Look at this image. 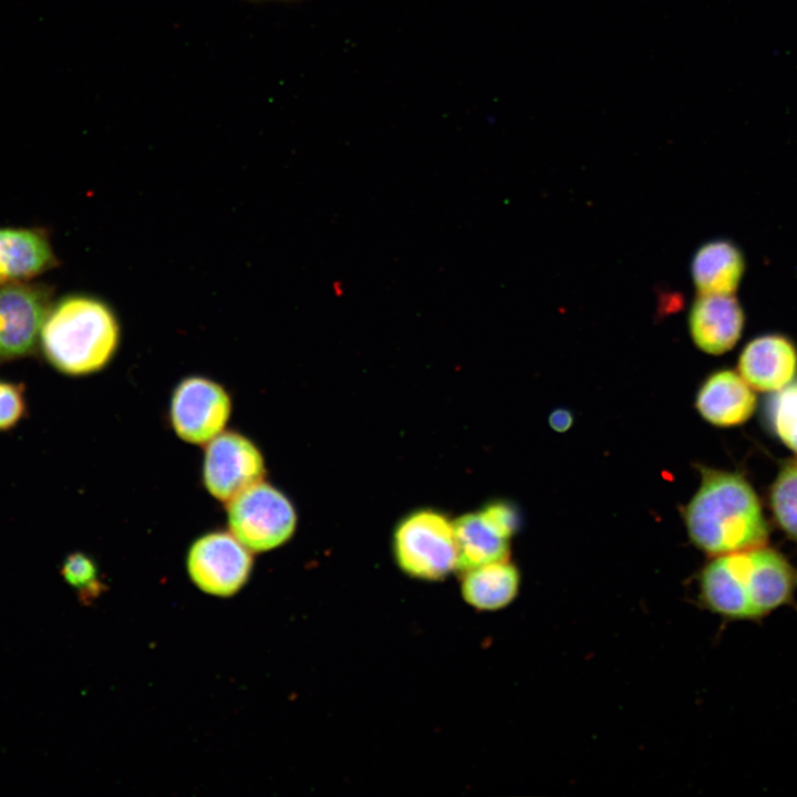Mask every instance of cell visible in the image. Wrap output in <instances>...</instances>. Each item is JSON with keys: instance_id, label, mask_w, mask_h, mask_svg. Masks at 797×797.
Returning <instances> with one entry per match:
<instances>
[{"instance_id": "1", "label": "cell", "mask_w": 797, "mask_h": 797, "mask_svg": "<svg viewBox=\"0 0 797 797\" xmlns=\"http://www.w3.org/2000/svg\"><path fill=\"white\" fill-rule=\"evenodd\" d=\"M797 571L777 551L759 547L716 556L702 570L701 597L710 610L755 620L790 601Z\"/></svg>"}, {"instance_id": "2", "label": "cell", "mask_w": 797, "mask_h": 797, "mask_svg": "<svg viewBox=\"0 0 797 797\" xmlns=\"http://www.w3.org/2000/svg\"><path fill=\"white\" fill-rule=\"evenodd\" d=\"M700 472V488L683 509L691 541L715 557L765 546L768 527L749 484L735 473Z\"/></svg>"}, {"instance_id": "3", "label": "cell", "mask_w": 797, "mask_h": 797, "mask_svg": "<svg viewBox=\"0 0 797 797\" xmlns=\"http://www.w3.org/2000/svg\"><path fill=\"white\" fill-rule=\"evenodd\" d=\"M120 327L102 301L72 296L50 310L40 342L46 360L60 372L85 375L102 370L113 358Z\"/></svg>"}, {"instance_id": "4", "label": "cell", "mask_w": 797, "mask_h": 797, "mask_svg": "<svg viewBox=\"0 0 797 797\" xmlns=\"http://www.w3.org/2000/svg\"><path fill=\"white\" fill-rule=\"evenodd\" d=\"M393 549L398 567L418 579H443L457 566L454 525L432 509L417 510L398 524Z\"/></svg>"}, {"instance_id": "5", "label": "cell", "mask_w": 797, "mask_h": 797, "mask_svg": "<svg viewBox=\"0 0 797 797\" xmlns=\"http://www.w3.org/2000/svg\"><path fill=\"white\" fill-rule=\"evenodd\" d=\"M227 504L229 531L250 551L275 549L296 529L297 515L290 500L262 480Z\"/></svg>"}, {"instance_id": "6", "label": "cell", "mask_w": 797, "mask_h": 797, "mask_svg": "<svg viewBox=\"0 0 797 797\" xmlns=\"http://www.w3.org/2000/svg\"><path fill=\"white\" fill-rule=\"evenodd\" d=\"M252 569L251 551L231 532H209L196 541L187 553V571L204 592L230 597L247 582Z\"/></svg>"}, {"instance_id": "7", "label": "cell", "mask_w": 797, "mask_h": 797, "mask_svg": "<svg viewBox=\"0 0 797 797\" xmlns=\"http://www.w3.org/2000/svg\"><path fill=\"white\" fill-rule=\"evenodd\" d=\"M231 401L218 383L200 376L183 380L170 402V423L183 441L207 444L224 432L230 417Z\"/></svg>"}, {"instance_id": "8", "label": "cell", "mask_w": 797, "mask_h": 797, "mask_svg": "<svg viewBox=\"0 0 797 797\" xmlns=\"http://www.w3.org/2000/svg\"><path fill=\"white\" fill-rule=\"evenodd\" d=\"M265 462L258 447L236 432H221L206 444L203 478L209 494L228 503L262 480Z\"/></svg>"}, {"instance_id": "9", "label": "cell", "mask_w": 797, "mask_h": 797, "mask_svg": "<svg viewBox=\"0 0 797 797\" xmlns=\"http://www.w3.org/2000/svg\"><path fill=\"white\" fill-rule=\"evenodd\" d=\"M50 310V293L43 287L17 282L0 287V362L33 352Z\"/></svg>"}, {"instance_id": "10", "label": "cell", "mask_w": 797, "mask_h": 797, "mask_svg": "<svg viewBox=\"0 0 797 797\" xmlns=\"http://www.w3.org/2000/svg\"><path fill=\"white\" fill-rule=\"evenodd\" d=\"M745 317L733 294H700L691 307L689 328L694 344L705 353L722 354L739 340Z\"/></svg>"}, {"instance_id": "11", "label": "cell", "mask_w": 797, "mask_h": 797, "mask_svg": "<svg viewBox=\"0 0 797 797\" xmlns=\"http://www.w3.org/2000/svg\"><path fill=\"white\" fill-rule=\"evenodd\" d=\"M796 369V349L789 340L776 334L752 340L738 361L741 376L759 391L785 387L793 380Z\"/></svg>"}, {"instance_id": "12", "label": "cell", "mask_w": 797, "mask_h": 797, "mask_svg": "<svg viewBox=\"0 0 797 797\" xmlns=\"http://www.w3.org/2000/svg\"><path fill=\"white\" fill-rule=\"evenodd\" d=\"M755 405L756 396L748 383L731 370L710 375L695 400L701 416L716 426L742 424L752 415Z\"/></svg>"}, {"instance_id": "13", "label": "cell", "mask_w": 797, "mask_h": 797, "mask_svg": "<svg viewBox=\"0 0 797 797\" xmlns=\"http://www.w3.org/2000/svg\"><path fill=\"white\" fill-rule=\"evenodd\" d=\"M742 251L729 240L702 245L693 256L692 279L700 294H733L743 278Z\"/></svg>"}, {"instance_id": "14", "label": "cell", "mask_w": 797, "mask_h": 797, "mask_svg": "<svg viewBox=\"0 0 797 797\" xmlns=\"http://www.w3.org/2000/svg\"><path fill=\"white\" fill-rule=\"evenodd\" d=\"M53 262L51 246L41 232L0 228V284L32 278Z\"/></svg>"}, {"instance_id": "15", "label": "cell", "mask_w": 797, "mask_h": 797, "mask_svg": "<svg viewBox=\"0 0 797 797\" xmlns=\"http://www.w3.org/2000/svg\"><path fill=\"white\" fill-rule=\"evenodd\" d=\"M457 547L456 569L467 570L508 559L509 540L483 511L458 517L454 522Z\"/></svg>"}, {"instance_id": "16", "label": "cell", "mask_w": 797, "mask_h": 797, "mask_svg": "<svg viewBox=\"0 0 797 797\" xmlns=\"http://www.w3.org/2000/svg\"><path fill=\"white\" fill-rule=\"evenodd\" d=\"M462 594L472 607L494 611L508 605L517 596L520 575L508 559L464 571Z\"/></svg>"}, {"instance_id": "17", "label": "cell", "mask_w": 797, "mask_h": 797, "mask_svg": "<svg viewBox=\"0 0 797 797\" xmlns=\"http://www.w3.org/2000/svg\"><path fill=\"white\" fill-rule=\"evenodd\" d=\"M770 498L777 521L797 540V463L780 472L773 485Z\"/></svg>"}, {"instance_id": "18", "label": "cell", "mask_w": 797, "mask_h": 797, "mask_svg": "<svg viewBox=\"0 0 797 797\" xmlns=\"http://www.w3.org/2000/svg\"><path fill=\"white\" fill-rule=\"evenodd\" d=\"M63 579L76 589L81 602L95 600L104 590L99 580L97 568L94 561L82 552H74L66 557L62 565Z\"/></svg>"}, {"instance_id": "19", "label": "cell", "mask_w": 797, "mask_h": 797, "mask_svg": "<svg viewBox=\"0 0 797 797\" xmlns=\"http://www.w3.org/2000/svg\"><path fill=\"white\" fill-rule=\"evenodd\" d=\"M769 410L777 435L797 453V383L778 390L773 396Z\"/></svg>"}, {"instance_id": "20", "label": "cell", "mask_w": 797, "mask_h": 797, "mask_svg": "<svg viewBox=\"0 0 797 797\" xmlns=\"http://www.w3.org/2000/svg\"><path fill=\"white\" fill-rule=\"evenodd\" d=\"M24 411L23 389L19 384L0 381V431L14 426Z\"/></svg>"}, {"instance_id": "21", "label": "cell", "mask_w": 797, "mask_h": 797, "mask_svg": "<svg viewBox=\"0 0 797 797\" xmlns=\"http://www.w3.org/2000/svg\"><path fill=\"white\" fill-rule=\"evenodd\" d=\"M482 511L508 538H511L519 527V515L513 505L495 501L485 506Z\"/></svg>"}, {"instance_id": "22", "label": "cell", "mask_w": 797, "mask_h": 797, "mask_svg": "<svg viewBox=\"0 0 797 797\" xmlns=\"http://www.w3.org/2000/svg\"><path fill=\"white\" fill-rule=\"evenodd\" d=\"M549 426L557 433L567 432L573 423V415L568 408H556L548 418Z\"/></svg>"}, {"instance_id": "23", "label": "cell", "mask_w": 797, "mask_h": 797, "mask_svg": "<svg viewBox=\"0 0 797 797\" xmlns=\"http://www.w3.org/2000/svg\"><path fill=\"white\" fill-rule=\"evenodd\" d=\"M253 3H260V2H268V1H282V2H293L298 0H246Z\"/></svg>"}]
</instances>
